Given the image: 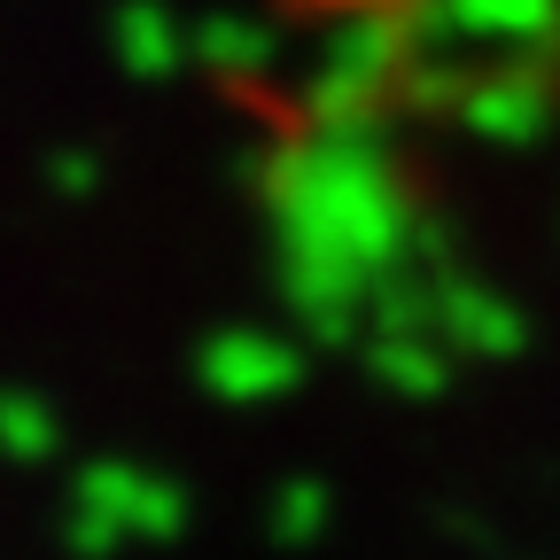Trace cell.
<instances>
[{
	"mask_svg": "<svg viewBox=\"0 0 560 560\" xmlns=\"http://www.w3.org/2000/svg\"><path fill=\"white\" fill-rule=\"evenodd\" d=\"M289 9H304V16H319V24H374V16L412 9V0H289Z\"/></svg>",
	"mask_w": 560,
	"mask_h": 560,
	"instance_id": "cell-1",
	"label": "cell"
}]
</instances>
